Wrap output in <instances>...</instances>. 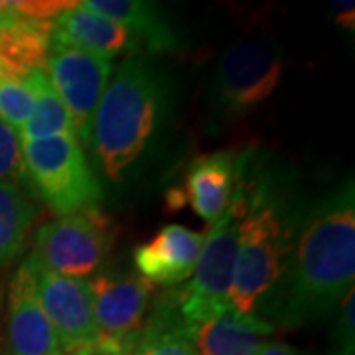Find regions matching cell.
I'll return each instance as SVG.
<instances>
[{
	"label": "cell",
	"mask_w": 355,
	"mask_h": 355,
	"mask_svg": "<svg viewBox=\"0 0 355 355\" xmlns=\"http://www.w3.org/2000/svg\"><path fill=\"white\" fill-rule=\"evenodd\" d=\"M51 44L101 53L109 60L116 53L137 48L125 26L89 10L83 6V2L53 20Z\"/></svg>",
	"instance_id": "5bb4252c"
},
{
	"label": "cell",
	"mask_w": 355,
	"mask_h": 355,
	"mask_svg": "<svg viewBox=\"0 0 355 355\" xmlns=\"http://www.w3.org/2000/svg\"><path fill=\"white\" fill-rule=\"evenodd\" d=\"M0 320H2V286H0Z\"/></svg>",
	"instance_id": "f1b7e54d"
},
{
	"label": "cell",
	"mask_w": 355,
	"mask_h": 355,
	"mask_svg": "<svg viewBox=\"0 0 355 355\" xmlns=\"http://www.w3.org/2000/svg\"><path fill=\"white\" fill-rule=\"evenodd\" d=\"M83 6L123 24L135 44H144L150 51H170L176 48V36L162 12L153 2L140 0H87Z\"/></svg>",
	"instance_id": "ac0fdd59"
},
{
	"label": "cell",
	"mask_w": 355,
	"mask_h": 355,
	"mask_svg": "<svg viewBox=\"0 0 355 355\" xmlns=\"http://www.w3.org/2000/svg\"><path fill=\"white\" fill-rule=\"evenodd\" d=\"M334 10V22L340 26H345L349 30H354L355 26V4L354 2H334L331 4Z\"/></svg>",
	"instance_id": "484cf974"
},
{
	"label": "cell",
	"mask_w": 355,
	"mask_h": 355,
	"mask_svg": "<svg viewBox=\"0 0 355 355\" xmlns=\"http://www.w3.org/2000/svg\"><path fill=\"white\" fill-rule=\"evenodd\" d=\"M282 73V55L272 44L261 40L233 44L217 65V105L231 116L251 113L277 91Z\"/></svg>",
	"instance_id": "52a82bcc"
},
{
	"label": "cell",
	"mask_w": 355,
	"mask_h": 355,
	"mask_svg": "<svg viewBox=\"0 0 355 355\" xmlns=\"http://www.w3.org/2000/svg\"><path fill=\"white\" fill-rule=\"evenodd\" d=\"M257 355H298V352L291 347L288 343H280V342H270L265 343L259 354Z\"/></svg>",
	"instance_id": "4316f807"
},
{
	"label": "cell",
	"mask_w": 355,
	"mask_h": 355,
	"mask_svg": "<svg viewBox=\"0 0 355 355\" xmlns=\"http://www.w3.org/2000/svg\"><path fill=\"white\" fill-rule=\"evenodd\" d=\"M286 233L277 205L259 190L249 198V207L239 225V249L229 291V306L243 316L253 314L261 298L270 291L284 259Z\"/></svg>",
	"instance_id": "277c9868"
},
{
	"label": "cell",
	"mask_w": 355,
	"mask_h": 355,
	"mask_svg": "<svg viewBox=\"0 0 355 355\" xmlns=\"http://www.w3.org/2000/svg\"><path fill=\"white\" fill-rule=\"evenodd\" d=\"M160 105L162 87L153 65L142 58H128L119 65L103 93L91 130L97 160L111 180L121 182L146 148Z\"/></svg>",
	"instance_id": "7a4b0ae2"
},
{
	"label": "cell",
	"mask_w": 355,
	"mask_h": 355,
	"mask_svg": "<svg viewBox=\"0 0 355 355\" xmlns=\"http://www.w3.org/2000/svg\"><path fill=\"white\" fill-rule=\"evenodd\" d=\"M79 2L73 0H14L10 2L12 10L30 20L40 22H51L53 18L58 20L62 14L76 8Z\"/></svg>",
	"instance_id": "603a6c76"
},
{
	"label": "cell",
	"mask_w": 355,
	"mask_h": 355,
	"mask_svg": "<svg viewBox=\"0 0 355 355\" xmlns=\"http://www.w3.org/2000/svg\"><path fill=\"white\" fill-rule=\"evenodd\" d=\"M127 355H198L191 330L178 312L176 294H166L156 302L153 316L139 334L123 342Z\"/></svg>",
	"instance_id": "e0dca14e"
},
{
	"label": "cell",
	"mask_w": 355,
	"mask_h": 355,
	"mask_svg": "<svg viewBox=\"0 0 355 355\" xmlns=\"http://www.w3.org/2000/svg\"><path fill=\"white\" fill-rule=\"evenodd\" d=\"M237 182V160L233 154H207L191 162L184 196L191 209L205 223H214L225 211L235 193Z\"/></svg>",
	"instance_id": "9a60e30c"
},
{
	"label": "cell",
	"mask_w": 355,
	"mask_h": 355,
	"mask_svg": "<svg viewBox=\"0 0 355 355\" xmlns=\"http://www.w3.org/2000/svg\"><path fill=\"white\" fill-rule=\"evenodd\" d=\"M26 263L34 279L40 306L58 334L64 352L76 354L77 349L97 342L101 336L93 318L89 280L51 272L40 265L32 254L26 259Z\"/></svg>",
	"instance_id": "9c48e42d"
},
{
	"label": "cell",
	"mask_w": 355,
	"mask_h": 355,
	"mask_svg": "<svg viewBox=\"0 0 355 355\" xmlns=\"http://www.w3.org/2000/svg\"><path fill=\"white\" fill-rule=\"evenodd\" d=\"M114 233L113 219L91 207L42 225L32 257L51 272L81 279L105 261L113 249Z\"/></svg>",
	"instance_id": "8992f818"
},
{
	"label": "cell",
	"mask_w": 355,
	"mask_h": 355,
	"mask_svg": "<svg viewBox=\"0 0 355 355\" xmlns=\"http://www.w3.org/2000/svg\"><path fill=\"white\" fill-rule=\"evenodd\" d=\"M275 324L254 314L243 316L233 308L200 324L191 331L198 355H257Z\"/></svg>",
	"instance_id": "4fadbf2b"
},
{
	"label": "cell",
	"mask_w": 355,
	"mask_h": 355,
	"mask_svg": "<svg viewBox=\"0 0 355 355\" xmlns=\"http://www.w3.org/2000/svg\"><path fill=\"white\" fill-rule=\"evenodd\" d=\"M73 355H127V352H125L123 342L109 340V338H99L95 343L77 349Z\"/></svg>",
	"instance_id": "d4e9b609"
},
{
	"label": "cell",
	"mask_w": 355,
	"mask_h": 355,
	"mask_svg": "<svg viewBox=\"0 0 355 355\" xmlns=\"http://www.w3.org/2000/svg\"><path fill=\"white\" fill-rule=\"evenodd\" d=\"M53 22L16 16L0 30V71L4 77L24 79L46 69L51 50Z\"/></svg>",
	"instance_id": "2e32d148"
},
{
	"label": "cell",
	"mask_w": 355,
	"mask_h": 355,
	"mask_svg": "<svg viewBox=\"0 0 355 355\" xmlns=\"http://www.w3.org/2000/svg\"><path fill=\"white\" fill-rule=\"evenodd\" d=\"M34 91V109L26 125L20 128L22 140H40L60 137V135H73L76 128L73 121L65 109L64 101L51 87L50 79L46 71H34L28 77H24Z\"/></svg>",
	"instance_id": "d6986e66"
},
{
	"label": "cell",
	"mask_w": 355,
	"mask_h": 355,
	"mask_svg": "<svg viewBox=\"0 0 355 355\" xmlns=\"http://www.w3.org/2000/svg\"><path fill=\"white\" fill-rule=\"evenodd\" d=\"M91 284L93 318L101 338L125 342L139 334L153 284L140 275H99Z\"/></svg>",
	"instance_id": "30bf717a"
},
{
	"label": "cell",
	"mask_w": 355,
	"mask_h": 355,
	"mask_svg": "<svg viewBox=\"0 0 355 355\" xmlns=\"http://www.w3.org/2000/svg\"><path fill=\"white\" fill-rule=\"evenodd\" d=\"M354 186L347 184L306 217L265 312L286 326H302L330 314L354 291Z\"/></svg>",
	"instance_id": "6da1fadb"
},
{
	"label": "cell",
	"mask_w": 355,
	"mask_h": 355,
	"mask_svg": "<svg viewBox=\"0 0 355 355\" xmlns=\"http://www.w3.org/2000/svg\"><path fill=\"white\" fill-rule=\"evenodd\" d=\"M355 294L349 291L343 296L338 324H336V355H354V310Z\"/></svg>",
	"instance_id": "cb8c5ba5"
},
{
	"label": "cell",
	"mask_w": 355,
	"mask_h": 355,
	"mask_svg": "<svg viewBox=\"0 0 355 355\" xmlns=\"http://www.w3.org/2000/svg\"><path fill=\"white\" fill-rule=\"evenodd\" d=\"M205 235L184 225H166L148 243L132 251L140 277L150 284L172 286L191 277L202 253Z\"/></svg>",
	"instance_id": "7c38bea8"
},
{
	"label": "cell",
	"mask_w": 355,
	"mask_h": 355,
	"mask_svg": "<svg viewBox=\"0 0 355 355\" xmlns=\"http://www.w3.org/2000/svg\"><path fill=\"white\" fill-rule=\"evenodd\" d=\"M247 207V193L235 190L225 211L214 221L203 241L198 265L191 272L193 279L186 288L174 292L178 312L191 331L231 308L229 291L239 249V225Z\"/></svg>",
	"instance_id": "3957f363"
},
{
	"label": "cell",
	"mask_w": 355,
	"mask_h": 355,
	"mask_svg": "<svg viewBox=\"0 0 355 355\" xmlns=\"http://www.w3.org/2000/svg\"><path fill=\"white\" fill-rule=\"evenodd\" d=\"M36 217V205L20 186L0 182V265L22 251Z\"/></svg>",
	"instance_id": "ffe728a7"
},
{
	"label": "cell",
	"mask_w": 355,
	"mask_h": 355,
	"mask_svg": "<svg viewBox=\"0 0 355 355\" xmlns=\"http://www.w3.org/2000/svg\"><path fill=\"white\" fill-rule=\"evenodd\" d=\"M34 109V91L26 79L0 77V121L22 128Z\"/></svg>",
	"instance_id": "44dd1931"
},
{
	"label": "cell",
	"mask_w": 355,
	"mask_h": 355,
	"mask_svg": "<svg viewBox=\"0 0 355 355\" xmlns=\"http://www.w3.org/2000/svg\"><path fill=\"white\" fill-rule=\"evenodd\" d=\"M46 76L73 121L76 137L91 142L93 119L111 77V60L73 46L51 44Z\"/></svg>",
	"instance_id": "ba28073f"
},
{
	"label": "cell",
	"mask_w": 355,
	"mask_h": 355,
	"mask_svg": "<svg viewBox=\"0 0 355 355\" xmlns=\"http://www.w3.org/2000/svg\"><path fill=\"white\" fill-rule=\"evenodd\" d=\"M6 355H64L60 338L44 314L34 291L28 263H22L10 280L6 318Z\"/></svg>",
	"instance_id": "8fae6325"
},
{
	"label": "cell",
	"mask_w": 355,
	"mask_h": 355,
	"mask_svg": "<svg viewBox=\"0 0 355 355\" xmlns=\"http://www.w3.org/2000/svg\"><path fill=\"white\" fill-rule=\"evenodd\" d=\"M0 182L20 186L26 182L24 158L18 142V135L12 127L0 121Z\"/></svg>",
	"instance_id": "7402d4cb"
},
{
	"label": "cell",
	"mask_w": 355,
	"mask_h": 355,
	"mask_svg": "<svg viewBox=\"0 0 355 355\" xmlns=\"http://www.w3.org/2000/svg\"><path fill=\"white\" fill-rule=\"evenodd\" d=\"M16 16H18V14L12 10L10 2H6V0H0V30H2L4 26L10 24Z\"/></svg>",
	"instance_id": "83f0119b"
},
{
	"label": "cell",
	"mask_w": 355,
	"mask_h": 355,
	"mask_svg": "<svg viewBox=\"0 0 355 355\" xmlns=\"http://www.w3.org/2000/svg\"><path fill=\"white\" fill-rule=\"evenodd\" d=\"M26 182L60 216L85 211L101 202L103 191L73 135L22 140Z\"/></svg>",
	"instance_id": "5b68a950"
},
{
	"label": "cell",
	"mask_w": 355,
	"mask_h": 355,
	"mask_svg": "<svg viewBox=\"0 0 355 355\" xmlns=\"http://www.w3.org/2000/svg\"><path fill=\"white\" fill-rule=\"evenodd\" d=\"M0 77H2V71H0Z\"/></svg>",
	"instance_id": "f546056e"
}]
</instances>
